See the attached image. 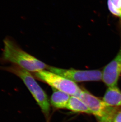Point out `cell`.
Segmentation results:
<instances>
[{
    "instance_id": "cell-1",
    "label": "cell",
    "mask_w": 121,
    "mask_h": 122,
    "mask_svg": "<svg viewBox=\"0 0 121 122\" xmlns=\"http://www.w3.org/2000/svg\"><path fill=\"white\" fill-rule=\"evenodd\" d=\"M1 60L14 64L28 71L37 72L44 70L48 66L43 62L22 50L15 41L6 38Z\"/></svg>"
},
{
    "instance_id": "cell-2",
    "label": "cell",
    "mask_w": 121,
    "mask_h": 122,
    "mask_svg": "<svg viewBox=\"0 0 121 122\" xmlns=\"http://www.w3.org/2000/svg\"><path fill=\"white\" fill-rule=\"evenodd\" d=\"M0 69L12 73L20 78L31 92L43 113L46 116L48 115L50 104L47 95L29 71L14 65L8 67L0 66Z\"/></svg>"
},
{
    "instance_id": "cell-3",
    "label": "cell",
    "mask_w": 121,
    "mask_h": 122,
    "mask_svg": "<svg viewBox=\"0 0 121 122\" xmlns=\"http://www.w3.org/2000/svg\"><path fill=\"white\" fill-rule=\"evenodd\" d=\"M38 78L48 84L51 87L78 97L82 89L76 83L50 71L42 70L36 72Z\"/></svg>"
},
{
    "instance_id": "cell-4",
    "label": "cell",
    "mask_w": 121,
    "mask_h": 122,
    "mask_svg": "<svg viewBox=\"0 0 121 122\" xmlns=\"http://www.w3.org/2000/svg\"><path fill=\"white\" fill-rule=\"evenodd\" d=\"M78 97L85 103L96 118L100 121L112 120L118 107L107 105L101 100L85 90H82Z\"/></svg>"
},
{
    "instance_id": "cell-5",
    "label": "cell",
    "mask_w": 121,
    "mask_h": 122,
    "mask_svg": "<svg viewBox=\"0 0 121 122\" xmlns=\"http://www.w3.org/2000/svg\"><path fill=\"white\" fill-rule=\"evenodd\" d=\"M50 71L63 76L74 82H81L88 81H98L102 80V71L99 70H81L65 69L49 66Z\"/></svg>"
},
{
    "instance_id": "cell-6",
    "label": "cell",
    "mask_w": 121,
    "mask_h": 122,
    "mask_svg": "<svg viewBox=\"0 0 121 122\" xmlns=\"http://www.w3.org/2000/svg\"><path fill=\"white\" fill-rule=\"evenodd\" d=\"M120 29L121 36V22ZM102 74V80L108 87L117 86L121 74V40L119 51L115 57L104 67Z\"/></svg>"
},
{
    "instance_id": "cell-7",
    "label": "cell",
    "mask_w": 121,
    "mask_h": 122,
    "mask_svg": "<svg viewBox=\"0 0 121 122\" xmlns=\"http://www.w3.org/2000/svg\"><path fill=\"white\" fill-rule=\"evenodd\" d=\"M103 101L109 106L121 107V91L117 86L108 88L103 98Z\"/></svg>"
},
{
    "instance_id": "cell-8",
    "label": "cell",
    "mask_w": 121,
    "mask_h": 122,
    "mask_svg": "<svg viewBox=\"0 0 121 122\" xmlns=\"http://www.w3.org/2000/svg\"><path fill=\"white\" fill-rule=\"evenodd\" d=\"M52 88L53 92L50 100L51 105L56 108H66L70 95L56 89Z\"/></svg>"
},
{
    "instance_id": "cell-9",
    "label": "cell",
    "mask_w": 121,
    "mask_h": 122,
    "mask_svg": "<svg viewBox=\"0 0 121 122\" xmlns=\"http://www.w3.org/2000/svg\"><path fill=\"white\" fill-rule=\"evenodd\" d=\"M66 109L75 112L92 114L91 112L85 103L75 96H71Z\"/></svg>"
},
{
    "instance_id": "cell-10",
    "label": "cell",
    "mask_w": 121,
    "mask_h": 122,
    "mask_svg": "<svg viewBox=\"0 0 121 122\" xmlns=\"http://www.w3.org/2000/svg\"><path fill=\"white\" fill-rule=\"evenodd\" d=\"M107 6L110 12L121 21V0H107Z\"/></svg>"
},
{
    "instance_id": "cell-11",
    "label": "cell",
    "mask_w": 121,
    "mask_h": 122,
    "mask_svg": "<svg viewBox=\"0 0 121 122\" xmlns=\"http://www.w3.org/2000/svg\"><path fill=\"white\" fill-rule=\"evenodd\" d=\"M111 122H121V107L118 108Z\"/></svg>"
},
{
    "instance_id": "cell-12",
    "label": "cell",
    "mask_w": 121,
    "mask_h": 122,
    "mask_svg": "<svg viewBox=\"0 0 121 122\" xmlns=\"http://www.w3.org/2000/svg\"><path fill=\"white\" fill-rule=\"evenodd\" d=\"M112 122V120H106V121H99V122Z\"/></svg>"
}]
</instances>
